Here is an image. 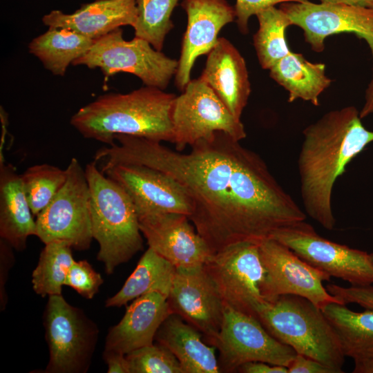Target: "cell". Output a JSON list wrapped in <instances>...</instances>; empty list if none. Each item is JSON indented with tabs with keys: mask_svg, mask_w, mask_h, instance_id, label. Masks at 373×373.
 <instances>
[{
	"mask_svg": "<svg viewBox=\"0 0 373 373\" xmlns=\"http://www.w3.org/2000/svg\"><path fill=\"white\" fill-rule=\"evenodd\" d=\"M114 140L95 153L102 168L143 165L175 179L191 200L190 220L213 254L239 242L260 243L306 219L260 155L224 132L199 140L187 153L142 137Z\"/></svg>",
	"mask_w": 373,
	"mask_h": 373,
	"instance_id": "obj_1",
	"label": "cell"
},
{
	"mask_svg": "<svg viewBox=\"0 0 373 373\" xmlns=\"http://www.w3.org/2000/svg\"><path fill=\"white\" fill-rule=\"evenodd\" d=\"M298 159L300 195L308 216L327 230L335 226L333 188L347 165L373 142V131L350 106L325 113L303 131Z\"/></svg>",
	"mask_w": 373,
	"mask_h": 373,
	"instance_id": "obj_2",
	"label": "cell"
},
{
	"mask_svg": "<svg viewBox=\"0 0 373 373\" xmlns=\"http://www.w3.org/2000/svg\"><path fill=\"white\" fill-rule=\"evenodd\" d=\"M176 95L144 86L127 94L107 93L80 108L70 124L85 138L113 144L116 135L173 143L171 120Z\"/></svg>",
	"mask_w": 373,
	"mask_h": 373,
	"instance_id": "obj_3",
	"label": "cell"
},
{
	"mask_svg": "<svg viewBox=\"0 0 373 373\" xmlns=\"http://www.w3.org/2000/svg\"><path fill=\"white\" fill-rule=\"evenodd\" d=\"M89 184L90 215L97 255L107 274L128 262L144 248L135 207L127 193L105 175L94 160L85 168Z\"/></svg>",
	"mask_w": 373,
	"mask_h": 373,
	"instance_id": "obj_4",
	"label": "cell"
},
{
	"mask_svg": "<svg viewBox=\"0 0 373 373\" xmlns=\"http://www.w3.org/2000/svg\"><path fill=\"white\" fill-rule=\"evenodd\" d=\"M256 318L272 336L297 354L322 363L334 373L343 372L345 356L338 337L323 310L307 298L280 296L262 305Z\"/></svg>",
	"mask_w": 373,
	"mask_h": 373,
	"instance_id": "obj_5",
	"label": "cell"
},
{
	"mask_svg": "<svg viewBox=\"0 0 373 373\" xmlns=\"http://www.w3.org/2000/svg\"><path fill=\"white\" fill-rule=\"evenodd\" d=\"M43 318L49 349L43 372L86 373L97 343V325L61 294L48 296Z\"/></svg>",
	"mask_w": 373,
	"mask_h": 373,
	"instance_id": "obj_6",
	"label": "cell"
},
{
	"mask_svg": "<svg viewBox=\"0 0 373 373\" xmlns=\"http://www.w3.org/2000/svg\"><path fill=\"white\" fill-rule=\"evenodd\" d=\"M122 34L118 28L94 40L90 49L72 64L99 68L106 77L129 73L146 86L165 89L177 73L178 61L157 50L144 39L135 37L127 41Z\"/></svg>",
	"mask_w": 373,
	"mask_h": 373,
	"instance_id": "obj_7",
	"label": "cell"
},
{
	"mask_svg": "<svg viewBox=\"0 0 373 373\" xmlns=\"http://www.w3.org/2000/svg\"><path fill=\"white\" fill-rule=\"evenodd\" d=\"M66 182L50 203L36 216L37 236L45 245L63 241L84 251L93 239L89 184L77 158L70 160Z\"/></svg>",
	"mask_w": 373,
	"mask_h": 373,
	"instance_id": "obj_8",
	"label": "cell"
},
{
	"mask_svg": "<svg viewBox=\"0 0 373 373\" xmlns=\"http://www.w3.org/2000/svg\"><path fill=\"white\" fill-rule=\"evenodd\" d=\"M273 238L292 250L314 267L348 282L352 286L373 284L370 254L329 240L305 220L274 233Z\"/></svg>",
	"mask_w": 373,
	"mask_h": 373,
	"instance_id": "obj_9",
	"label": "cell"
},
{
	"mask_svg": "<svg viewBox=\"0 0 373 373\" xmlns=\"http://www.w3.org/2000/svg\"><path fill=\"white\" fill-rule=\"evenodd\" d=\"M259 245L249 241L230 245L204 265L225 307L255 318L258 308L267 302L260 289L265 271Z\"/></svg>",
	"mask_w": 373,
	"mask_h": 373,
	"instance_id": "obj_10",
	"label": "cell"
},
{
	"mask_svg": "<svg viewBox=\"0 0 373 373\" xmlns=\"http://www.w3.org/2000/svg\"><path fill=\"white\" fill-rule=\"evenodd\" d=\"M171 120L176 149L182 151L199 140L222 131L238 141L246 137L241 120L236 119L200 77L191 79L176 96Z\"/></svg>",
	"mask_w": 373,
	"mask_h": 373,
	"instance_id": "obj_11",
	"label": "cell"
},
{
	"mask_svg": "<svg viewBox=\"0 0 373 373\" xmlns=\"http://www.w3.org/2000/svg\"><path fill=\"white\" fill-rule=\"evenodd\" d=\"M259 250L265 271L260 289L266 301L273 302L280 296L291 294L307 298L322 310L330 303L343 304L323 285L331 277L283 243L266 239L260 243Z\"/></svg>",
	"mask_w": 373,
	"mask_h": 373,
	"instance_id": "obj_12",
	"label": "cell"
},
{
	"mask_svg": "<svg viewBox=\"0 0 373 373\" xmlns=\"http://www.w3.org/2000/svg\"><path fill=\"white\" fill-rule=\"evenodd\" d=\"M219 351L220 372H237L243 364L262 361L287 367L296 354L272 336L255 317L225 307L220 334L213 345Z\"/></svg>",
	"mask_w": 373,
	"mask_h": 373,
	"instance_id": "obj_13",
	"label": "cell"
},
{
	"mask_svg": "<svg viewBox=\"0 0 373 373\" xmlns=\"http://www.w3.org/2000/svg\"><path fill=\"white\" fill-rule=\"evenodd\" d=\"M280 8L292 25L303 29L305 40L314 51L324 50L327 37L350 32L367 42L373 59V9L344 3L308 1L283 3Z\"/></svg>",
	"mask_w": 373,
	"mask_h": 373,
	"instance_id": "obj_14",
	"label": "cell"
},
{
	"mask_svg": "<svg viewBox=\"0 0 373 373\" xmlns=\"http://www.w3.org/2000/svg\"><path fill=\"white\" fill-rule=\"evenodd\" d=\"M168 303L180 316L214 345L222 327L225 305L204 266L176 268Z\"/></svg>",
	"mask_w": 373,
	"mask_h": 373,
	"instance_id": "obj_15",
	"label": "cell"
},
{
	"mask_svg": "<svg viewBox=\"0 0 373 373\" xmlns=\"http://www.w3.org/2000/svg\"><path fill=\"white\" fill-rule=\"evenodd\" d=\"M127 193L137 216L171 212L189 217L191 200L182 186L172 177L138 164H119L100 170Z\"/></svg>",
	"mask_w": 373,
	"mask_h": 373,
	"instance_id": "obj_16",
	"label": "cell"
},
{
	"mask_svg": "<svg viewBox=\"0 0 373 373\" xmlns=\"http://www.w3.org/2000/svg\"><path fill=\"white\" fill-rule=\"evenodd\" d=\"M138 220L149 247L176 268L203 266L213 255L185 214L151 213Z\"/></svg>",
	"mask_w": 373,
	"mask_h": 373,
	"instance_id": "obj_17",
	"label": "cell"
},
{
	"mask_svg": "<svg viewBox=\"0 0 373 373\" xmlns=\"http://www.w3.org/2000/svg\"><path fill=\"white\" fill-rule=\"evenodd\" d=\"M182 6L187 14L188 22L175 82L183 91L191 80L195 59L208 55L215 47L220 30L234 20L236 14L226 0H184Z\"/></svg>",
	"mask_w": 373,
	"mask_h": 373,
	"instance_id": "obj_18",
	"label": "cell"
},
{
	"mask_svg": "<svg viewBox=\"0 0 373 373\" xmlns=\"http://www.w3.org/2000/svg\"><path fill=\"white\" fill-rule=\"evenodd\" d=\"M167 298L153 291L133 300L120 321L109 328L104 350L127 354L153 344L159 327L172 313Z\"/></svg>",
	"mask_w": 373,
	"mask_h": 373,
	"instance_id": "obj_19",
	"label": "cell"
},
{
	"mask_svg": "<svg viewBox=\"0 0 373 373\" xmlns=\"http://www.w3.org/2000/svg\"><path fill=\"white\" fill-rule=\"evenodd\" d=\"M200 77L229 112L240 120L250 95L251 85L245 61L229 40L218 38L216 45L208 54Z\"/></svg>",
	"mask_w": 373,
	"mask_h": 373,
	"instance_id": "obj_20",
	"label": "cell"
},
{
	"mask_svg": "<svg viewBox=\"0 0 373 373\" xmlns=\"http://www.w3.org/2000/svg\"><path fill=\"white\" fill-rule=\"evenodd\" d=\"M137 15L135 0H95L71 14L52 10L42 22L48 28L70 29L95 40L122 26L133 27Z\"/></svg>",
	"mask_w": 373,
	"mask_h": 373,
	"instance_id": "obj_21",
	"label": "cell"
},
{
	"mask_svg": "<svg viewBox=\"0 0 373 373\" xmlns=\"http://www.w3.org/2000/svg\"><path fill=\"white\" fill-rule=\"evenodd\" d=\"M30 236H37L36 220L21 175L13 165L1 160L0 238L8 242L14 249L23 251Z\"/></svg>",
	"mask_w": 373,
	"mask_h": 373,
	"instance_id": "obj_22",
	"label": "cell"
},
{
	"mask_svg": "<svg viewBox=\"0 0 373 373\" xmlns=\"http://www.w3.org/2000/svg\"><path fill=\"white\" fill-rule=\"evenodd\" d=\"M155 341L174 354L184 373H220L216 348L176 314L171 313L163 321Z\"/></svg>",
	"mask_w": 373,
	"mask_h": 373,
	"instance_id": "obj_23",
	"label": "cell"
},
{
	"mask_svg": "<svg viewBox=\"0 0 373 373\" xmlns=\"http://www.w3.org/2000/svg\"><path fill=\"white\" fill-rule=\"evenodd\" d=\"M325 68L323 63L310 62L290 51L269 68V76L288 91V102L301 99L319 106V96L332 82Z\"/></svg>",
	"mask_w": 373,
	"mask_h": 373,
	"instance_id": "obj_24",
	"label": "cell"
},
{
	"mask_svg": "<svg viewBox=\"0 0 373 373\" xmlns=\"http://www.w3.org/2000/svg\"><path fill=\"white\" fill-rule=\"evenodd\" d=\"M323 312L335 330L345 356L354 365L373 360V309L356 312L345 305L330 303Z\"/></svg>",
	"mask_w": 373,
	"mask_h": 373,
	"instance_id": "obj_25",
	"label": "cell"
},
{
	"mask_svg": "<svg viewBox=\"0 0 373 373\" xmlns=\"http://www.w3.org/2000/svg\"><path fill=\"white\" fill-rule=\"evenodd\" d=\"M175 271L176 267L173 265L149 247L122 288L106 299L105 305L107 307H122L153 291L168 297Z\"/></svg>",
	"mask_w": 373,
	"mask_h": 373,
	"instance_id": "obj_26",
	"label": "cell"
},
{
	"mask_svg": "<svg viewBox=\"0 0 373 373\" xmlns=\"http://www.w3.org/2000/svg\"><path fill=\"white\" fill-rule=\"evenodd\" d=\"M93 42V39L70 29L49 28L33 39L28 48L46 69L54 75L64 76L68 66L83 56Z\"/></svg>",
	"mask_w": 373,
	"mask_h": 373,
	"instance_id": "obj_27",
	"label": "cell"
},
{
	"mask_svg": "<svg viewBox=\"0 0 373 373\" xmlns=\"http://www.w3.org/2000/svg\"><path fill=\"white\" fill-rule=\"evenodd\" d=\"M72 249L63 241L45 245L32 273V288L37 294L42 297L61 294L69 269L75 262Z\"/></svg>",
	"mask_w": 373,
	"mask_h": 373,
	"instance_id": "obj_28",
	"label": "cell"
},
{
	"mask_svg": "<svg viewBox=\"0 0 373 373\" xmlns=\"http://www.w3.org/2000/svg\"><path fill=\"white\" fill-rule=\"evenodd\" d=\"M256 17L259 28L253 37L254 46L261 67L269 70L290 52L285 31L292 24L286 13L275 6L259 12Z\"/></svg>",
	"mask_w": 373,
	"mask_h": 373,
	"instance_id": "obj_29",
	"label": "cell"
},
{
	"mask_svg": "<svg viewBox=\"0 0 373 373\" xmlns=\"http://www.w3.org/2000/svg\"><path fill=\"white\" fill-rule=\"evenodd\" d=\"M20 175L32 214L37 216L62 188L68 178V171L41 164L28 168Z\"/></svg>",
	"mask_w": 373,
	"mask_h": 373,
	"instance_id": "obj_30",
	"label": "cell"
},
{
	"mask_svg": "<svg viewBox=\"0 0 373 373\" xmlns=\"http://www.w3.org/2000/svg\"><path fill=\"white\" fill-rule=\"evenodd\" d=\"M178 0H135L137 15L135 37L149 41L157 50L162 49L165 37L173 28L172 12Z\"/></svg>",
	"mask_w": 373,
	"mask_h": 373,
	"instance_id": "obj_31",
	"label": "cell"
},
{
	"mask_svg": "<svg viewBox=\"0 0 373 373\" xmlns=\"http://www.w3.org/2000/svg\"><path fill=\"white\" fill-rule=\"evenodd\" d=\"M126 356L130 373H184L174 354L157 343L133 350Z\"/></svg>",
	"mask_w": 373,
	"mask_h": 373,
	"instance_id": "obj_32",
	"label": "cell"
},
{
	"mask_svg": "<svg viewBox=\"0 0 373 373\" xmlns=\"http://www.w3.org/2000/svg\"><path fill=\"white\" fill-rule=\"evenodd\" d=\"M104 280L86 260H75L68 273L65 285L69 286L86 299L99 291Z\"/></svg>",
	"mask_w": 373,
	"mask_h": 373,
	"instance_id": "obj_33",
	"label": "cell"
},
{
	"mask_svg": "<svg viewBox=\"0 0 373 373\" xmlns=\"http://www.w3.org/2000/svg\"><path fill=\"white\" fill-rule=\"evenodd\" d=\"M326 289L344 305L357 304L365 309H373V285L342 287L328 284Z\"/></svg>",
	"mask_w": 373,
	"mask_h": 373,
	"instance_id": "obj_34",
	"label": "cell"
},
{
	"mask_svg": "<svg viewBox=\"0 0 373 373\" xmlns=\"http://www.w3.org/2000/svg\"><path fill=\"white\" fill-rule=\"evenodd\" d=\"M307 0H236L235 14L240 31L243 34L249 32L248 21L251 15L280 3L302 2Z\"/></svg>",
	"mask_w": 373,
	"mask_h": 373,
	"instance_id": "obj_35",
	"label": "cell"
},
{
	"mask_svg": "<svg viewBox=\"0 0 373 373\" xmlns=\"http://www.w3.org/2000/svg\"><path fill=\"white\" fill-rule=\"evenodd\" d=\"M13 247L6 240L0 238V309L4 310L8 303L6 284L9 271L14 265Z\"/></svg>",
	"mask_w": 373,
	"mask_h": 373,
	"instance_id": "obj_36",
	"label": "cell"
},
{
	"mask_svg": "<svg viewBox=\"0 0 373 373\" xmlns=\"http://www.w3.org/2000/svg\"><path fill=\"white\" fill-rule=\"evenodd\" d=\"M287 369L288 373H334L333 370L322 363L297 353Z\"/></svg>",
	"mask_w": 373,
	"mask_h": 373,
	"instance_id": "obj_37",
	"label": "cell"
},
{
	"mask_svg": "<svg viewBox=\"0 0 373 373\" xmlns=\"http://www.w3.org/2000/svg\"><path fill=\"white\" fill-rule=\"evenodd\" d=\"M103 359L106 363L108 373H130L129 364L126 354L104 350Z\"/></svg>",
	"mask_w": 373,
	"mask_h": 373,
	"instance_id": "obj_38",
	"label": "cell"
},
{
	"mask_svg": "<svg viewBox=\"0 0 373 373\" xmlns=\"http://www.w3.org/2000/svg\"><path fill=\"white\" fill-rule=\"evenodd\" d=\"M237 372L241 373H288L287 367L262 361L248 362L242 365Z\"/></svg>",
	"mask_w": 373,
	"mask_h": 373,
	"instance_id": "obj_39",
	"label": "cell"
},
{
	"mask_svg": "<svg viewBox=\"0 0 373 373\" xmlns=\"http://www.w3.org/2000/svg\"><path fill=\"white\" fill-rule=\"evenodd\" d=\"M373 113V76L365 94V102L359 111L360 117L364 118Z\"/></svg>",
	"mask_w": 373,
	"mask_h": 373,
	"instance_id": "obj_40",
	"label": "cell"
},
{
	"mask_svg": "<svg viewBox=\"0 0 373 373\" xmlns=\"http://www.w3.org/2000/svg\"><path fill=\"white\" fill-rule=\"evenodd\" d=\"M321 3H344L373 9V0H320Z\"/></svg>",
	"mask_w": 373,
	"mask_h": 373,
	"instance_id": "obj_41",
	"label": "cell"
},
{
	"mask_svg": "<svg viewBox=\"0 0 373 373\" xmlns=\"http://www.w3.org/2000/svg\"><path fill=\"white\" fill-rule=\"evenodd\" d=\"M354 373H373V360L354 365Z\"/></svg>",
	"mask_w": 373,
	"mask_h": 373,
	"instance_id": "obj_42",
	"label": "cell"
},
{
	"mask_svg": "<svg viewBox=\"0 0 373 373\" xmlns=\"http://www.w3.org/2000/svg\"><path fill=\"white\" fill-rule=\"evenodd\" d=\"M370 255H371L372 260V262H373V253L370 254Z\"/></svg>",
	"mask_w": 373,
	"mask_h": 373,
	"instance_id": "obj_43",
	"label": "cell"
}]
</instances>
